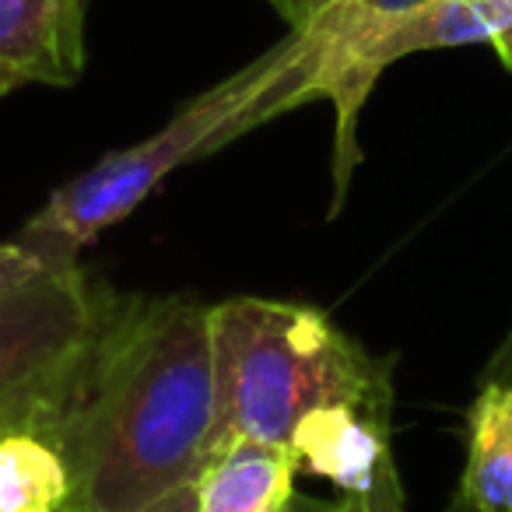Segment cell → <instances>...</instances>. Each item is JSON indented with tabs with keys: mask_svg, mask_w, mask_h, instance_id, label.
Masks as SVG:
<instances>
[{
	"mask_svg": "<svg viewBox=\"0 0 512 512\" xmlns=\"http://www.w3.org/2000/svg\"><path fill=\"white\" fill-rule=\"evenodd\" d=\"M64 264H74V260L50 256L22 239L0 242V316H8L29 295H36Z\"/></svg>",
	"mask_w": 512,
	"mask_h": 512,
	"instance_id": "8fae6325",
	"label": "cell"
},
{
	"mask_svg": "<svg viewBox=\"0 0 512 512\" xmlns=\"http://www.w3.org/2000/svg\"><path fill=\"white\" fill-rule=\"evenodd\" d=\"M64 512H85V509H74V505H67ZM144 512H197V502H193V484L172 491L169 498H162V502H155L151 509H144Z\"/></svg>",
	"mask_w": 512,
	"mask_h": 512,
	"instance_id": "5bb4252c",
	"label": "cell"
},
{
	"mask_svg": "<svg viewBox=\"0 0 512 512\" xmlns=\"http://www.w3.org/2000/svg\"><path fill=\"white\" fill-rule=\"evenodd\" d=\"M214 449L288 446L302 414L327 404L390 411V372L320 309L278 299L211 306Z\"/></svg>",
	"mask_w": 512,
	"mask_h": 512,
	"instance_id": "7a4b0ae2",
	"label": "cell"
},
{
	"mask_svg": "<svg viewBox=\"0 0 512 512\" xmlns=\"http://www.w3.org/2000/svg\"><path fill=\"white\" fill-rule=\"evenodd\" d=\"M460 512H512V379H484L467 411Z\"/></svg>",
	"mask_w": 512,
	"mask_h": 512,
	"instance_id": "9c48e42d",
	"label": "cell"
},
{
	"mask_svg": "<svg viewBox=\"0 0 512 512\" xmlns=\"http://www.w3.org/2000/svg\"><path fill=\"white\" fill-rule=\"evenodd\" d=\"M106 295L74 260L0 316V435L46 425L99 327Z\"/></svg>",
	"mask_w": 512,
	"mask_h": 512,
	"instance_id": "277c9868",
	"label": "cell"
},
{
	"mask_svg": "<svg viewBox=\"0 0 512 512\" xmlns=\"http://www.w3.org/2000/svg\"><path fill=\"white\" fill-rule=\"evenodd\" d=\"M512 32V0H428L421 8L407 11L383 36L365 43L358 53L341 60L337 67L316 71V99L334 102V211L341 207L344 190L358 162V113L369 99L379 74L397 60L425 50L446 46L495 43Z\"/></svg>",
	"mask_w": 512,
	"mask_h": 512,
	"instance_id": "5b68a950",
	"label": "cell"
},
{
	"mask_svg": "<svg viewBox=\"0 0 512 512\" xmlns=\"http://www.w3.org/2000/svg\"><path fill=\"white\" fill-rule=\"evenodd\" d=\"M299 470L327 477L341 495L372 488L390 453V411H365L351 404H327L302 414L288 439Z\"/></svg>",
	"mask_w": 512,
	"mask_h": 512,
	"instance_id": "52a82bcc",
	"label": "cell"
},
{
	"mask_svg": "<svg viewBox=\"0 0 512 512\" xmlns=\"http://www.w3.org/2000/svg\"><path fill=\"white\" fill-rule=\"evenodd\" d=\"M71 474L64 456L39 432L0 435V512H64Z\"/></svg>",
	"mask_w": 512,
	"mask_h": 512,
	"instance_id": "30bf717a",
	"label": "cell"
},
{
	"mask_svg": "<svg viewBox=\"0 0 512 512\" xmlns=\"http://www.w3.org/2000/svg\"><path fill=\"white\" fill-rule=\"evenodd\" d=\"M337 512H404V488H400L397 463L386 460L369 491H362V495H341Z\"/></svg>",
	"mask_w": 512,
	"mask_h": 512,
	"instance_id": "7c38bea8",
	"label": "cell"
},
{
	"mask_svg": "<svg viewBox=\"0 0 512 512\" xmlns=\"http://www.w3.org/2000/svg\"><path fill=\"white\" fill-rule=\"evenodd\" d=\"M313 99L316 39L309 32H288L278 46L186 102L158 134L109 151L92 169L53 190L18 239L60 260H78L81 249L134 214L179 165L214 155L235 137Z\"/></svg>",
	"mask_w": 512,
	"mask_h": 512,
	"instance_id": "3957f363",
	"label": "cell"
},
{
	"mask_svg": "<svg viewBox=\"0 0 512 512\" xmlns=\"http://www.w3.org/2000/svg\"><path fill=\"white\" fill-rule=\"evenodd\" d=\"M491 46H495L498 60H502V64H505V67H509V71H512V32H505V36H498V39H495V43H491Z\"/></svg>",
	"mask_w": 512,
	"mask_h": 512,
	"instance_id": "2e32d148",
	"label": "cell"
},
{
	"mask_svg": "<svg viewBox=\"0 0 512 512\" xmlns=\"http://www.w3.org/2000/svg\"><path fill=\"white\" fill-rule=\"evenodd\" d=\"M271 4L278 8V15L292 25V32H306L309 25L320 22V18L327 15L334 4H341V0H271Z\"/></svg>",
	"mask_w": 512,
	"mask_h": 512,
	"instance_id": "4fadbf2b",
	"label": "cell"
},
{
	"mask_svg": "<svg viewBox=\"0 0 512 512\" xmlns=\"http://www.w3.org/2000/svg\"><path fill=\"white\" fill-rule=\"evenodd\" d=\"M484 379H512V334L505 337V344L498 348V355L488 362V369H484Z\"/></svg>",
	"mask_w": 512,
	"mask_h": 512,
	"instance_id": "9a60e30c",
	"label": "cell"
},
{
	"mask_svg": "<svg viewBox=\"0 0 512 512\" xmlns=\"http://www.w3.org/2000/svg\"><path fill=\"white\" fill-rule=\"evenodd\" d=\"M85 71V0H0V99Z\"/></svg>",
	"mask_w": 512,
	"mask_h": 512,
	"instance_id": "8992f818",
	"label": "cell"
},
{
	"mask_svg": "<svg viewBox=\"0 0 512 512\" xmlns=\"http://www.w3.org/2000/svg\"><path fill=\"white\" fill-rule=\"evenodd\" d=\"M39 435L64 456L74 509L144 512L193 484L214 449L211 306L109 288Z\"/></svg>",
	"mask_w": 512,
	"mask_h": 512,
	"instance_id": "6da1fadb",
	"label": "cell"
},
{
	"mask_svg": "<svg viewBox=\"0 0 512 512\" xmlns=\"http://www.w3.org/2000/svg\"><path fill=\"white\" fill-rule=\"evenodd\" d=\"M299 463L288 446L232 442L218 449L193 481L197 512H337V502H313L295 488Z\"/></svg>",
	"mask_w": 512,
	"mask_h": 512,
	"instance_id": "ba28073f",
	"label": "cell"
}]
</instances>
